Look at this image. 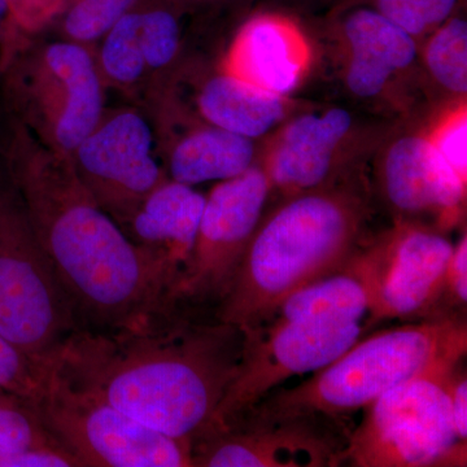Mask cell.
I'll list each match as a JSON object with an SVG mask.
<instances>
[{
	"label": "cell",
	"instance_id": "cell-1",
	"mask_svg": "<svg viewBox=\"0 0 467 467\" xmlns=\"http://www.w3.org/2000/svg\"><path fill=\"white\" fill-rule=\"evenodd\" d=\"M247 333L213 313L162 306L107 328H78L52 365L143 425L192 445L208 434L238 373Z\"/></svg>",
	"mask_w": 467,
	"mask_h": 467
},
{
	"label": "cell",
	"instance_id": "cell-2",
	"mask_svg": "<svg viewBox=\"0 0 467 467\" xmlns=\"http://www.w3.org/2000/svg\"><path fill=\"white\" fill-rule=\"evenodd\" d=\"M0 164L79 328L107 330L169 306L167 282L98 204L70 156L39 142L5 110Z\"/></svg>",
	"mask_w": 467,
	"mask_h": 467
},
{
	"label": "cell",
	"instance_id": "cell-3",
	"mask_svg": "<svg viewBox=\"0 0 467 467\" xmlns=\"http://www.w3.org/2000/svg\"><path fill=\"white\" fill-rule=\"evenodd\" d=\"M370 213L362 174L284 199L261 220L214 317L245 333L263 327L290 295L361 248Z\"/></svg>",
	"mask_w": 467,
	"mask_h": 467
},
{
	"label": "cell",
	"instance_id": "cell-4",
	"mask_svg": "<svg viewBox=\"0 0 467 467\" xmlns=\"http://www.w3.org/2000/svg\"><path fill=\"white\" fill-rule=\"evenodd\" d=\"M466 352V318L410 321L358 340L306 382L269 393L241 418L275 420L353 413L405 380L459 367Z\"/></svg>",
	"mask_w": 467,
	"mask_h": 467
},
{
	"label": "cell",
	"instance_id": "cell-5",
	"mask_svg": "<svg viewBox=\"0 0 467 467\" xmlns=\"http://www.w3.org/2000/svg\"><path fill=\"white\" fill-rule=\"evenodd\" d=\"M5 110L45 146L69 155L106 110V86L91 46L30 39L0 73Z\"/></svg>",
	"mask_w": 467,
	"mask_h": 467
},
{
	"label": "cell",
	"instance_id": "cell-6",
	"mask_svg": "<svg viewBox=\"0 0 467 467\" xmlns=\"http://www.w3.org/2000/svg\"><path fill=\"white\" fill-rule=\"evenodd\" d=\"M459 367L411 378L368 405L364 420L339 451L337 465L466 466L467 441L454 430L448 393Z\"/></svg>",
	"mask_w": 467,
	"mask_h": 467
},
{
	"label": "cell",
	"instance_id": "cell-7",
	"mask_svg": "<svg viewBox=\"0 0 467 467\" xmlns=\"http://www.w3.org/2000/svg\"><path fill=\"white\" fill-rule=\"evenodd\" d=\"M34 408L81 467H192V445L143 425L67 379L52 362Z\"/></svg>",
	"mask_w": 467,
	"mask_h": 467
},
{
	"label": "cell",
	"instance_id": "cell-8",
	"mask_svg": "<svg viewBox=\"0 0 467 467\" xmlns=\"http://www.w3.org/2000/svg\"><path fill=\"white\" fill-rule=\"evenodd\" d=\"M23 202L0 164V335L50 358L78 330Z\"/></svg>",
	"mask_w": 467,
	"mask_h": 467
},
{
	"label": "cell",
	"instance_id": "cell-9",
	"mask_svg": "<svg viewBox=\"0 0 467 467\" xmlns=\"http://www.w3.org/2000/svg\"><path fill=\"white\" fill-rule=\"evenodd\" d=\"M392 126L342 106L301 109L267 135L259 162L272 192L291 198L362 174Z\"/></svg>",
	"mask_w": 467,
	"mask_h": 467
},
{
	"label": "cell",
	"instance_id": "cell-10",
	"mask_svg": "<svg viewBox=\"0 0 467 467\" xmlns=\"http://www.w3.org/2000/svg\"><path fill=\"white\" fill-rule=\"evenodd\" d=\"M272 189L259 160L244 173L221 181L205 195L189 265L171 296V306L213 313L225 299Z\"/></svg>",
	"mask_w": 467,
	"mask_h": 467
},
{
	"label": "cell",
	"instance_id": "cell-11",
	"mask_svg": "<svg viewBox=\"0 0 467 467\" xmlns=\"http://www.w3.org/2000/svg\"><path fill=\"white\" fill-rule=\"evenodd\" d=\"M454 243L447 232L413 221L393 223L355 254L370 288L371 324L439 319L438 306Z\"/></svg>",
	"mask_w": 467,
	"mask_h": 467
},
{
	"label": "cell",
	"instance_id": "cell-12",
	"mask_svg": "<svg viewBox=\"0 0 467 467\" xmlns=\"http://www.w3.org/2000/svg\"><path fill=\"white\" fill-rule=\"evenodd\" d=\"M362 331L361 321L301 319L266 325L247 333L238 373L208 434L247 414L290 378L327 367L359 340Z\"/></svg>",
	"mask_w": 467,
	"mask_h": 467
},
{
	"label": "cell",
	"instance_id": "cell-13",
	"mask_svg": "<svg viewBox=\"0 0 467 467\" xmlns=\"http://www.w3.org/2000/svg\"><path fill=\"white\" fill-rule=\"evenodd\" d=\"M324 18L339 47V78L350 99L378 109L408 112L407 92L416 90L418 82L427 84L420 43L364 5L330 12Z\"/></svg>",
	"mask_w": 467,
	"mask_h": 467
},
{
	"label": "cell",
	"instance_id": "cell-14",
	"mask_svg": "<svg viewBox=\"0 0 467 467\" xmlns=\"http://www.w3.org/2000/svg\"><path fill=\"white\" fill-rule=\"evenodd\" d=\"M149 115L138 107L104 110L90 134L70 153L95 201L124 230L137 209L168 180Z\"/></svg>",
	"mask_w": 467,
	"mask_h": 467
},
{
	"label": "cell",
	"instance_id": "cell-15",
	"mask_svg": "<svg viewBox=\"0 0 467 467\" xmlns=\"http://www.w3.org/2000/svg\"><path fill=\"white\" fill-rule=\"evenodd\" d=\"M378 193L393 223L450 232L465 216L467 181L447 164L420 128L392 126L373 155Z\"/></svg>",
	"mask_w": 467,
	"mask_h": 467
},
{
	"label": "cell",
	"instance_id": "cell-16",
	"mask_svg": "<svg viewBox=\"0 0 467 467\" xmlns=\"http://www.w3.org/2000/svg\"><path fill=\"white\" fill-rule=\"evenodd\" d=\"M339 451L317 418H241L192 444V467L337 466Z\"/></svg>",
	"mask_w": 467,
	"mask_h": 467
},
{
	"label": "cell",
	"instance_id": "cell-17",
	"mask_svg": "<svg viewBox=\"0 0 467 467\" xmlns=\"http://www.w3.org/2000/svg\"><path fill=\"white\" fill-rule=\"evenodd\" d=\"M313 63L312 43L296 16L266 7L243 21L220 67L261 90L291 98Z\"/></svg>",
	"mask_w": 467,
	"mask_h": 467
},
{
	"label": "cell",
	"instance_id": "cell-18",
	"mask_svg": "<svg viewBox=\"0 0 467 467\" xmlns=\"http://www.w3.org/2000/svg\"><path fill=\"white\" fill-rule=\"evenodd\" d=\"M150 116L162 168L175 182L192 187L221 182L259 160L257 140L205 124L178 107L160 104Z\"/></svg>",
	"mask_w": 467,
	"mask_h": 467
},
{
	"label": "cell",
	"instance_id": "cell-19",
	"mask_svg": "<svg viewBox=\"0 0 467 467\" xmlns=\"http://www.w3.org/2000/svg\"><path fill=\"white\" fill-rule=\"evenodd\" d=\"M205 195L195 187L165 180L144 199L124 227L169 285V296L192 257ZM168 296V303H169Z\"/></svg>",
	"mask_w": 467,
	"mask_h": 467
},
{
	"label": "cell",
	"instance_id": "cell-20",
	"mask_svg": "<svg viewBox=\"0 0 467 467\" xmlns=\"http://www.w3.org/2000/svg\"><path fill=\"white\" fill-rule=\"evenodd\" d=\"M201 75L193 84L192 107L169 99L205 124L257 142L303 109L292 98L261 90L221 67L204 70Z\"/></svg>",
	"mask_w": 467,
	"mask_h": 467
},
{
	"label": "cell",
	"instance_id": "cell-21",
	"mask_svg": "<svg viewBox=\"0 0 467 467\" xmlns=\"http://www.w3.org/2000/svg\"><path fill=\"white\" fill-rule=\"evenodd\" d=\"M370 306V288L352 256L337 272L295 291L264 326L301 319L361 321Z\"/></svg>",
	"mask_w": 467,
	"mask_h": 467
},
{
	"label": "cell",
	"instance_id": "cell-22",
	"mask_svg": "<svg viewBox=\"0 0 467 467\" xmlns=\"http://www.w3.org/2000/svg\"><path fill=\"white\" fill-rule=\"evenodd\" d=\"M95 45V57L104 86L128 97H146L150 75L140 42V15L133 8Z\"/></svg>",
	"mask_w": 467,
	"mask_h": 467
},
{
	"label": "cell",
	"instance_id": "cell-23",
	"mask_svg": "<svg viewBox=\"0 0 467 467\" xmlns=\"http://www.w3.org/2000/svg\"><path fill=\"white\" fill-rule=\"evenodd\" d=\"M420 61L427 85L450 101L466 99L467 21L462 9L420 43Z\"/></svg>",
	"mask_w": 467,
	"mask_h": 467
},
{
	"label": "cell",
	"instance_id": "cell-24",
	"mask_svg": "<svg viewBox=\"0 0 467 467\" xmlns=\"http://www.w3.org/2000/svg\"><path fill=\"white\" fill-rule=\"evenodd\" d=\"M140 42L150 75L146 99L169 78L182 63L183 36L181 12L171 3L138 9Z\"/></svg>",
	"mask_w": 467,
	"mask_h": 467
},
{
	"label": "cell",
	"instance_id": "cell-25",
	"mask_svg": "<svg viewBox=\"0 0 467 467\" xmlns=\"http://www.w3.org/2000/svg\"><path fill=\"white\" fill-rule=\"evenodd\" d=\"M462 5L461 0H339L330 12L364 5L379 12L420 43L432 30L462 9Z\"/></svg>",
	"mask_w": 467,
	"mask_h": 467
},
{
	"label": "cell",
	"instance_id": "cell-26",
	"mask_svg": "<svg viewBox=\"0 0 467 467\" xmlns=\"http://www.w3.org/2000/svg\"><path fill=\"white\" fill-rule=\"evenodd\" d=\"M135 3L137 0H76L61 21L60 38L95 47Z\"/></svg>",
	"mask_w": 467,
	"mask_h": 467
},
{
	"label": "cell",
	"instance_id": "cell-27",
	"mask_svg": "<svg viewBox=\"0 0 467 467\" xmlns=\"http://www.w3.org/2000/svg\"><path fill=\"white\" fill-rule=\"evenodd\" d=\"M50 367V358L29 355L0 335V389L36 404Z\"/></svg>",
	"mask_w": 467,
	"mask_h": 467
},
{
	"label": "cell",
	"instance_id": "cell-28",
	"mask_svg": "<svg viewBox=\"0 0 467 467\" xmlns=\"http://www.w3.org/2000/svg\"><path fill=\"white\" fill-rule=\"evenodd\" d=\"M425 128L427 137L441 158L467 181L466 99L447 101Z\"/></svg>",
	"mask_w": 467,
	"mask_h": 467
},
{
	"label": "cell",
	"instance_id": "cell-29",
	"mask_svg": "<svg viewBox=\"0 0 467 467\" xmlns=\"http://www.w3.org/2000/svg\"><path fill=\"white\" fill-rule=\"evenodd\" d=\"M39 447L61 445L48 434L33 405L0 410V453Z\"/></svg>",
	"mask_w": 467,
	"mask_h": 467
},
{
	"label": "cell",
	"instance_id": "cell-30",
	"mask_svg": "<svg viewBox=\"0 0 467 467\" xmlns=\"http://www.w3.org/2000/svg\"><path fill=\"white\" fill-rule=\"evenodd\" d=\"M467 301V235L454 244L442 287L438 318H465Z\"/></svg>",
	"mask_w": 467,
	"mask_h": 467
},
{
	"label": "cell",
	"instance_id": "cell-31",
	"mask_svg": "<svg viewBox=\"0 0 467 467\" xmlns=\"http://www.w3.org/2000/svg\"><path fill=\"white\" fill-rule=\"evenodd\" d=\"M0 467H81L78 461L61 447L27 448L0 453Z\"/></svg>",
	"mask_w": 467,
	"mask_h": 467
},
{
	"label": "cell",
	"instance_id": "cell-32",
	"mask_svg": "<svg viewBox=\"0 0 467 467\" xmlns=\"http://www.w3.org/2000/svg\"><path fill=\"white\" fill-rule=\"evenodd\" d=\"M450 407L451 420L457 436L462 441H467V378L466 371L460 367L451 374L450 387Z\"/></svg>",
	"mask_w": 467,
	"mask_h": 467
},
{
	"label": "cell",
	"instance_id": "cell-33",
	"mask_svg": "<svg viewBox=\"0 0 467 467\" xmlns=\"http://www.w3.org/2000/svg\"><path fill=\"white\" fill-rule=\"evenodd\" d=\"M339 0H266L267 7L281 9L288 14L304 15V16H316L319 14H327Z\"/></svg>",
	"mask_w": 467,
	"mask_h": 467
},
{
	"label": "cell",
	"instance_id": "cell-34",
	"mask_svg": "<svg viewBox=\"0 0 467 467\" xmlns=\"http://www.w3.org/2000/svg\"><path fill=\"white\" fill-rule=\"evenodd\" d=\"M227 2L230 0H171V5L180 12L214 7V5H221Z\"/></svg>",
	"mask_w": 467,
	"mask_h": 467
},
{
	"label": "cell",
	"instance_id": "cell-35",
	"mask_svg": "<svg viewBox=\"0 0 467 467\" xmlns=\"http://www.w3.org/2000/svg\"><path fill=\"white\" fill-rule=\"evenodd\" d=\"M26 405H33V402L21 398V396L15 395V393L0 389V410L8 408L26 407Z\"/></svg>",
	"mask_w": 467,
	"mask_h": 467
},
{
	"label": "cell",
	"instance_id": "cell-36",
	"mask_svg": "<svg viewBox=\"0 0 467 467\" xmlns=\"http://www.w3.org/2000/svg\"><path fill=\"white\" fill-rule=\"evenodd\" d=\"M8 11V0H0V23H2L3 18H5V14Z\"/></svg>",
	"mask_w": 467,
	"mask_h": 467
},
{
	"label": "cell",
	"instance_id": "cell-37",
	"mask_svg": "<svg viewBox=\"0 0 467 467\" xmlns=\"http://www.w3.org/2000/svg\"><path fill=\"white\" fill-rule=\"evenodd\" d=\"M461 2H462V3H463V5H465L466 0H461Z\"/></svg>",
	"mask_w": 467,
	"mask_h": 467
}]
</instances>
